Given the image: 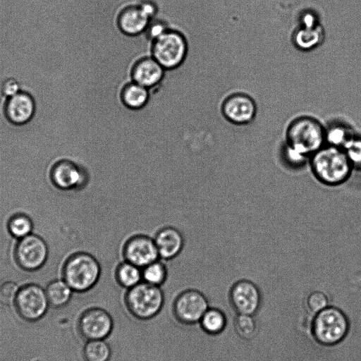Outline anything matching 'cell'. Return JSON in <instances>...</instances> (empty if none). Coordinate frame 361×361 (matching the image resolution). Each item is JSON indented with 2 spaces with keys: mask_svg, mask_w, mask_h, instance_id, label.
Segmentation results:
<instances>
[{
  "mask_svg": "<svg viewBox=\"0 0 361 361\" xmlns=\"http://www.w3.org/2000/svg\"><path fill=\"white\" fill-rule=\"evenodd\" d=\"M309 161L316 179L329 186L344 183L354 170L344 149L329 145L312 154Z\"/></svg>",
  "mask_w": 361,
  "mask_h": 361,
  "instance_id": "cell-1",
  "label": "cell"
},
{
  "mask_svg": "<svg viewBox=\"0 0 361 361\" xmlns=\"http://www.w3.org/2000/svg\"><path fill=\"white\" fill-rule=\"evenodd\" d=\"M325 143L326 131L314 119L300 118L288 128L286 145L309 159Z\"/></svg>",
  "mask_w": 361,
  "mask_h": 361,
  "instance_id": "cell-2",
  "label": "cell"
},
{
  "mask_svg": "<svg viewBox=\"0 0 361 361\" xmlns=\"http://www.w3.org/2000/svg\"><path fill=\"white\" fill-rule=\"evenodd\" d=\"M350 328L348 317L340 309L328 306L315 314L311 325L313 338L320 345L331 346L341 342Z\"/></svg>",
  "mask_w": 361,
  "mask_h": 361,
  "instance_id": "cell-3",
  "label": "cell"
},
{
  "mask_svg": "<svg viewBox=\"0 0 361 361\" xmlns=\"http://www.w3.org/2000/svg\"><path fill=\"white\" fill-rule=\"evenodd\" d=\"M101 272L97 259L87 252H78L66 262L63 274L64 281L72 290L85 292L97 283Z\"/></svg>",
  "mask_w": 361,
  "mask_h": 361,
  "instance_id": "cell-4",
  "label": "cell"
},
{
  "mask_svg": "<svg viewBox=\"0 0 361 361\" xmlns=\"http://www.w3.org/2000/svg\"><path fill=\"white\" fill-rule=\"evenodd\" d=\"M164 295L160 286L141 281L127 290L125 303L135 317L147 320L155 317L162 309Z\"/></svg>",
  "mask_w": 361,
  "mask_h": 361,
  "instance_id": "cell-5",
  "label": "cell"
},
{
  "mask_svg": "<svg viewBox=\"0 0 361 361\" xmlns=\"http://www.w3.org/2000/svg\"><path fill=\"white\" fill-rule=\"evenodd\" d=\"M185 37L178 32L167 30L155 39L152 45V55L164 68L171 69L180 65L187 53Z\"/></svg>",
  "mask_w": 361,
  "mask_h": 361,
  "instance_id": "cell-6",
  "label": "cell"
},
{
  "mask_svg": "<svg viewBox=\"0 0 361 361\" xmlns=\"http://www.w3.org/2000/svg\"><path fill=\"white\" fill-rule=\"evenodd\" d=\"M209 309L207 297L196 289L182 291L175 298L173 312L177 320L185 324L200 322L202 317Z\"/></svg>",
  "mask_w": 361,
  "mask_h": 361,
  "instance_id": "cell-7",
  "label": "cell"
},
{
  "mask_svg": "<svg viewBox=\"0 0 361 361\" xmlns=\"http://www.w3.org/2000/svg\"><path fill=\"white\" fill-rule=\"evenodd\" d=\"M114 327L111 314L101 307H92L85 310L78 321V329L81 336L87 339H105Z\"/></svg>",
  "mask_w": 361,
  "mask_h": 361,
  "instance_id": "cell-8",
  "label": "cell"
},
{
  "mask_svg": "<svg viewBox=\"0 0 361 361\" xmlns=\"http://www.w3.org/2000/svg\"><path fill=\"white\" fill-rule=\"evenodd\" d=\"M122 254L124 260L141 269L160 259L154 238L145 234H136L127 239Z\"/></svg>",
  "mask_w": 361,
  "mask_h": 361,
  "instance_id": "cell-9",
  "label": "cell"
},
{
  "mask_svg": "<svg viewBox=\"0 0 361 361\" xmlns=\"http://www.w3.org/2000/svg\"><path fill=\"white\" fill-rule=\"evenodd\" d=\"M48 302L46 292L41 287L30 284L18 290L16 298V307L23 319L35 321L44 314Z\"/></svg>",
  "mask_w": 361,
  "mask_h": 361,
  "instance_id": "cell-10",
  "label": "cell"
},
{
  "mask_svg": "<svg viewBox=\"0 0 361 361\" xmlns=\"http://www.w3.org/2000/svg\"><path fill=\"white\" fill-rule=\"evenodd\" d=\"M48 249L42 238L30 234L19 240L15 250L16 259L20 267L35 270L47 260Z\"/></svg>",
  "mask_w": 361,
  "mask_h": 361,
  "instance_id": "cell-11",
  "label": "cell"
},
{
  "mask_svg": "<svg viewBox=\"0 0 361 361\" xmlns=\"http://www.w3.org/2000/svg\"><path fill=\"white\" fill-rule=\"evenodd\" d=\"M229 301L238 314L253 315L260 306V291L252 281L241 279L231 286Z\"/></svg>",
  "mask_w": 361,
  "mask_h": 361,
  "instance_id": "cell-12",
  "label": "cell"
},
{
  "mask_svg": "<svg viewBox=\"0 0 361 361\" xmlns=\"http://www.w3.org/2000/svg\"><path fill=\"white\" fill-rule=\"evenodd\" d=\"M51 178L53 183L63 190L80 189L87 180L85 170L68 160L60 161L53 166Z\"/></svg>",
  "mask_w": 361,
  "mask_h": 361,
  "instance_id": "cell-13",
  "label": "cell"
},
{
  "mask_svg": "<svg viewBox=\"0 0 361 361\" xmlns=\"http://www.w3.org/2000/svg\"><path fill=\"white\" fill-rule=\"evenodd\" d=\"M35 112L33 97L27 92L19 91L7 97L4 105V114L6 120L15 126L28 123Z\"/></svg>",
  "mask_w": 361,
  "mask_h": 361,
  "instance_id": "cell-14",
  "label": "cell"
},
{
  "mask_svg": "<svg viewBox=\"0 0 361 361\" xmlns=\"http://www.w3.org/2000/svg\"><path fill=\"white\" fill-rule=\"evenodd\" d=\"M222 111L229 121L236 124H244L253 119L256 107L252 99L248 96L236 94L224 101Z\"/></svg>",
  "mask_w": 361,
  "mask_h": 361,
  "instance_id": "cell-15",
  "label": "cell"
},
{
  "mask_svg": "<svg viewBox=\"0 0 361 361\" xmlns=\"http://www.w3.org/2000/svg\"><path fill=\"white\" fill-rule=\"evenodd\" d=\"M153 238L160 259L164 260L176 258L182 252L184 246L183 235L172 226L159 229Z\"/></svg>",
  "mask_w": 361,
  "mask_h": 361,
  "instance_id": "cell-16",
  "label": "cell"
},
{
  "mask_svg": "<svg viewBox=\"0 0 361 361\" xmlns=\"http://www.w3.org/2000/svg\"><path fill=\"white\" fill-rule=\"evenodd\" d=\"M164 68L155 59L145 57L135 63L131 71V77L133 82L147 88L152 87L162 80Z\"/></svg>",
  "mask_w": 361,
  "mask_h": 361,
  "instance_id": "cell-17",
  "label": "cell"
},
{
  "mask_svg": "<svg viewBox=\"0 0 361 361\" xmlns=\"http://www.w3.org/2000/svg\"><path fill=\"white\" fill-rule=\"evenodd\" d=\"M150 18L140 6H131L121 11L118 18V25L123 33L135 36L145 31Z\"/></svg>",
  "mask_w": 361,
  "mask_h": 361,
  "instance_id": "cell-18",
  "label": "cell"
},
{
  "mask_svg": "<svg viewBox=\"0 0 361 361\" xmlns=\"http://www.w3.org/2000/svg\"><path fill=\"white\" fill-rule=\"evenodd\" d=\"M121 98L128 108L138 109L147 104L149 92L147 87L135 82H132L128 83L122 89Z\"/></svg>",
  "mask_w": 361,
  "mask_h": 361,
  "instance_id": "cell-19",
  "label": "cell"
},
{
  "mask_svg": "<svg viewBox=\"0 0 361 361\" xmlns=\"http://www.w3.org/2000/svg\"><path fill=\"white\" fill-rule=\"evenodd\" d=\"M115 278L120 286L128 290L142 281V269L124 260L117 265Z\"/></svg>",
  "mask_w": 361,
  "mask_h": 361,
  "instance_id": "cell-20",
  "label": "cell"
},
{
  "mask_svg": "<svg viewBox=\"0 0 361 361\" xmlns=\"http://www.w3.org/2000/svg\"><path fill=\"white\" fill-rule=\"evenodd\" d=\"M202 329L211 335L219 334L226 325V317L219 309L209 308L200 321Z\"/></svg>",
  "mask_w": 361,
  "mask_h": 361,
  "instance_id": "cell-21",
  "label": "cell"
},
{
  "mask_svg": "<svg viewBox=\"0 0 361 361\" xmlns=\"http://www.w3.org/2000/svg\"><path fill=\"white\" fill-rule=\"evenodd\" d=\"M111 349L105 339L87 341L83 348L85 361H109Z\"/></svg>",
  "mask_w": 361,
  "mask_h": 361,
  "instance_id": "cell-22",
  "label": "cell"
},
{
  "mask_svg": "<svg viewBox=\"0 0 361 361\" xmlns=\"http://www.w3.org/2000/svg\"><path fill=\"white\" fill-rule=\"evenodd\" d=\"M46 294L51 305L54 307H61L69 301L72 289L63 281H54L48 285Z\"/></svg>",
  "mask_w": 361,
  "mask_h": 361,
  "instance_id": "cell-23",
  "label": "cell"
},
{
  "mask_svg": "<svg viewBox=\"0 0 361 361\" xmlns=\"http://www.w3.org/2000/svg\"><path fill=\"white\" fill-rule=\"evenodd\" d=\"M142 281L157 286H162L168 276L167 267L159 259L142 269Z\"/></svg>",
  "mask_w": 361,
  "mask_h": 361,
  "instance_id": "cell-24",
  "label": "cell"
},
{
  "mask_svg": "<svg viewBox=\"0 0 361 361\" xmlns=\"http://www.w3.org/2000/svg\"><path fill=\"white\" fill-rule=\"evenodd\" d=\"M322 32L317 26L305 27L298 30L295 43L302 49H310L318 45L322 39Z\"/></svg>",
  "mask_w": 361,
  "mask_h": 361,
  "instance_id": "cell-25",
  "label": "cell"
},
{
  "mask_svg": "<svg viewBox=\"0 0 361 361\" xmlns=\"http://www.w3.org/2000/svg\"><path fill=\"white\" fill-rule=\"evenodd\" d=\"M8 228L12 235L20 239L30 234L32 223L26 215L18 214L10 219Z\"/></svg>",
  "mask_w": 361,
  "mask_h": 361,
  "instance_id": "cell-26",
  "label": "cell"
},
{
  "mask_svg": "<svg viewBox=\"0 0 361 361\" xmlns=\"http://www.w3.org/2000/svg\"><path fill=\"white\" fill-rule=\"evenodd\" d=\"M238 335L243 339H250L256 332V322L252 315L238 314L234 322Z\"/></svg>",
  "mask_w": 361,
  "mask_h": 361,
  "instance_id": "cell-27",
  "label": "cell"
},
{
  "mask_svg": "<svg viewBox=\"0 0 361 361\" xmlns=\"http://www.w3.org/2000/svg\"><path fill=\"white\" fill-rule=\"evenodd\" d=\"M343 149L353 169L361 171V137L352 136Z\"/></svg>",
  "mask_w": 361,
  "mask_h": 361,
  "instance_id": "cell-28",
  "label": "cell"
},
{
  "mask_svg": "<svg viewBox=\"0 0 361 361\" xmlns=\"http://www.w3.org/2000/svg\"><path fill=\"white\" fill-rule=\"evenodd\" d=\"M306 306L310 313L315 314L329 306L328 297L322 291H312L306 298Z\"/></svg>",
  "mask_w": 361,
  "mask_h": 361,
  "instance_id": "cell-29",
  "label": "cell"
},
{
  "mask_svg": "<svg viewBox=\"0 0 361 361\" xmlns=\"http://www.w3.org/2000/svg\"><path fill=\"white\" fill-rule=\"evenodd\" d=\"M352 135L346 129L337 126L326 132V142L329 145L343 148Z\"/></svg>",
  "mask_w": 361,
  "mask_h": 361,
  "instance_id": "cell-30",
  "label": "cell"
},
{
  "mask_svg": "<svg viewBox=\"0 0 361 361\" xmlns=\"http://www.w3.org/2000/svg\"><path fill=\"white\" fill-rule=\"evenodd\" d=\"M18 292L17 284L11 281L0 283V302L4 305L12 303Z\"/></svg>",
  "mask_w": 361,
  "mask_h": 361,
  "instance_id": "cell-31",
  "label": "cell"
},
{
  "mask_svg": "<svg viewBox=\"0 0 361 361\" xmlns=\"http://www.w3.org/2000/svg\"><path fill=\"white\" fill-rule=\"evenodd\" d=\"M283 157L286 162L290 166L300 167L304 165L310 159L300 154L286 145L283 151Z\"/></svg>",
  "mask_w": 361,
  "mask_h": 361,
  "instance_id": "cell-32",
  "label": "cell"
},
{
  "mask_svg": "<svg viewBox=\"0 0 361 361\" xmlns=\"http://www.w3.org/2000/svg\"><path fill=\"white\" fill-rule=\"evenodd\" d=\"M167 30V27L164 22L156 21L154 23H149L146 31L147 36L154 40L163 35Z\"/></svg>",
  "mask_w": 361,
  "mask_h": 361,
  "instance_id": "cell-33",
  "label": "cell"
},
{
  "mask_svg": "<svg viewBox=\"0 0 361 361\" xmlns=\"http://www.w3.org/2000/svg\"><path fill=\"white\" fill-rule=\"evenodd\" d=\"M1 90L2 94L7 97L14 95L20 91L18 82L13 78L5 80L1 85Z\"/></svg>",
  "mask_w": 361,
  "mask_h": 361,
  "instance_id": "cell-34",
  "label": "cell"
},
{
  "mask_svg": "<svg viewBox=\"0 0 361 361\" xmlns=\"http://www.w3.org/2000/svg\"><path fill=\"white\" fill-rule=\"evenodd\" d=\"M140 7L143 11L151 18L156 12V8L150 3H144Z\"/></svg>",
  "mask_w": 361,
  "mask_h": 361,
  "instance_id": "cell-35",
  "label": "cell"
},
{
  "mask_svg": "<svg viewBox=\"0 0 361 361\" xmlns=\"http://www.w3.org/2000/svg\"><path fill=\"white\" fill-rule=\"evenodd\" d=\"M303 23L305 27H313L314 25L315 20L313 16L310 14L305 15L303 18Z\"/></svg>",
  "mask_w": 361,
  "mask_h": 361,
  "instance_id": "cell-36",
  "label": "cell"
}]
</instances>
